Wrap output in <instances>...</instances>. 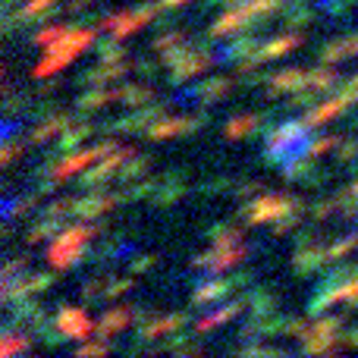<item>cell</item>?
<instances>
[{"mask_svg":"<svg viewBox=\"0 0 358 358\" xmlns=\"http://www.w3.org/2000/svg\"><path fill=\"white\" fill-rule=\"evenodd\" d=\"M155 264H157V255L136 252V255L129 258V273H132V277H138V273H148Z\"/></svg>","mask_w":358,"mask_h":358,"instance_id":"bcb514c9","label":"cell"},{"mask_svg":"<svg viewBox=\"0 0 358 358\" xmlns=\"http://www.w3.org/2000/svg\"><path fill=\"white\" fill-rule=\"evenodd\" d=\"M25 145H29V138H6L3 151H0V164H3V167H10V164L16 161L19 151H25Z\"/></svg>","mask_w":358,"mask_h":358,"instance_id":"681fc988","label":"cell"},{"mask_svg":"<svg viewBox=\"0 0 358 358\" xmlns=\"http://www.w3.org/2000/svg\"><path fill=\"white\" fill-rule=\"evenodd\" d=\"M63 227H66V220H50V217H38V220L29 227V233H25V242H29V245H41V242H50Z\"/></svg>","mask_w":358,"mask_h":358,"instance_id":"ffe728a7","label":"cell"},{"mask_svg":"<svg viewBox=\"0 0 358 358\" xmlns=\"http://www.w3.org/2000/svg\"><path fill=\"white\" fill-rule=\"evenodd\" d=\"M317 63H327V66H336V63L349 60V48H346V38H330L327 44L317 48Z\"/></svg>","mask_w":358,"mask_h":358,"instance_id":"7402d4cb","label":"cell"},{"mask_svg":"<svg viewBox=\"0 0 358 358\" xmlns=\"http://www.w3.org/2000/svg\"><path fill=\"white\" fill-rule=\"evenodd\" d=\"M66 343H69V336L63 334L60 327H54V330H50V334L41 340V346H44V349H60V346H66Z\"/></svg>","mask_w":358,"mask_h":358,"instance_id":"6f0895ef","label":"cell"},{"mask_svg":"<svg viewBox=\"0 0 358 358\" xmlns=\"http://www.w3.org/2000/svg\"><path fill=\"white\" fill-rule=\"evenodd\" d=\"M308 327H311V317H289L283 327V336H289V340H305Z\"/></svg>","mask_w":358,"mask_h":358,"instance_id":"7dc6e473","label":"cell"},{"mask_svg":"<svg viewBox=\"0 0 358 358\" xmlns=\"http://www.w3.org/2000/svg\"><path fill=\"white\" fill-rule=\"evenodd\" d=\"M25 267H29V255H13V258H6L3 277H0V280H13L16 273H25Z\"/></svg>","mask_w":358,"mask_h":358,"instance_id":"f5cc1de1","label":"cell"},{"mask_svg":"<svg viewBox=\"0 0 358 358\" xmlns=\"http://www.w3.org/2000/svg\"><path fill=\"white\" fill-rule=\"evenodd\" d=\"M324 239H330L327 233H321V223H311V227H299L296 233V248H311V245H324Z\"/></svg>","mask_w":358,"mask_h":358,"instance_id":"d6a6232c","label":"cell"},{"mask_svg":"<svg viewBox=\"0 0 358 358\" xmlns=\"http://www.w3.org/2000/svg\"><path fill=\"white\" fill-rule=\"evenodd\" d=\"M233 82L236 79H229V76H210V79L198 82L192 92H185L182 98H192V101H198V104H217V101H223L233 92Z\"/></svg>","mask_w":358,"mask_h":358,"instance_id":"ba28073f","label":"cell"},{"mask_svg":"<svg viewBox=\"0 0 358 358\" xmlns=\"http://www.w3.org/2000/svg\"><path fill=\"white\" fill-rule=\"evenodd\" d=\"M189 126H192V117H164L155 126H148L142 132V138H148V142H167V138L189 136Z\"/></svg>","mask_w":358,"mask_h":358,"instance_id":"30bf717a","label":"cell"},{"mask_svg":"<svg viewBox=\"0 0 358 358\" xmlns=\"http://www.w3.org/2000/svg\"><path fill=\"white\" fill-rule=\"evenodd\" d=\"M229 280L236 283V289H248L255 283V273L248 267H239V271H229Z\"/></svg>","mask_w":358,"mask_h":358,"instance_id":"9f6ffc18","label":"cell"},{"mask_svg":"<svg viewBox=\"0 0 358 358\" xmlns=\"http://www.w3.org/2000/svg\"><path fill=\"white\" fill-rule=\"evenodd\" d=\"M157 3H161V10H176V6L189 3V0H157Z\"/></svg>","mask_w":358,"mask_h":358,"instance_id":"be15d7a7","label":"cell"},{"mask_svg":"<svg viewBox=\"0 0 358 358\" xmlns=\"http://www.w3.org/2000/svg\"><path fill=\"white\" fill-rule=\"evenodd\" d=\"M273 73H267V69H252V73L245 76H236V82H239V88H261V85H271Z\"/></svg>","mask_w":358,"mask_h":358,"instance_id":"ee69618b","label":"cell"},{"mask_svg":"<svg viewBox=\"0 0 358 358\" xmlns=\"http://www.w3.org/2000/svg\"><path fill=\"white\" fill-rule=\"evenodd\" d=\"M305 79H308V69H302V66H289V69H280V73H273L271 85H267V92H264L267 101L286 98V94L305 88Z\"/></svg>","mask_w":358,"mask_h":358,"instance_id":"52a82bcc","label":"cell"},{"mask_svg":"<svg viewBox=\"0 0 358 358\" xmlns=\"http://www.w3.org/2000/svg\"><path fill=\"white\" fill-rule=\"evenodd\" d=\"M258 317V327H261V336H283V327H286V321L289 317L286 315H277V311H271V315H255Z\"/></svg>","mask_w":358,"mask_h":358,"instance_id":"4dcf8cb0","label":"cell"},{"mask_svg":"<svg viewBox=\"0 0 358 358\" xmlns=\"http://www.w3.org/2000/svg\"><path fill=\"white\" fill-rule=\"evenodd\" d=\"M57 327H60L69 340H88V336H94V321L88 317V311L76 308V305H66V302L57 311Z\"/></svg>","mask_w":358,"mask_h":358,"instance_id":"3957f363","label":"cell"},{"mask_svg":"<svg viewBox=\"0 0 358 358\" xmlns=\"http://www.w3.org/2000/svg\"><path fill=\"white\" fill-rule=\"evenodd\" d=\"M358 248V229L355 233H349V236H340V239H334L327 245V258H330V264H336V261H346L349 255H352Z\"/></svg>","mask_w":358,"mask_h":358,"instance_id":"d4e9b609","label":"cell"},{"mask_svg":"<svg viewBox=\"0 0 358 358\" xmlns=\"http://www.w3.org/2000/svg\"><path fill=\"white\" fill-rule=\"evenodd\" d=\"M76 85H82V88H101V85H107V79H104V66H92V69H82L79 76H76Z\"/></svg>","mask_w":358,"mask_h":358,"instance_id":"b9f144b4","label":"cell"},{"mask_svg":"<svg viewBox=\"0 0 358 358\" xmlns=\"http://www.w3.org/2000/svg\"><path fill=\"white\" fill-rule=\"evenodd\" d=\"M29 283H31V296H38V292H48L57 283V273H50V271L29 273Z\"/></svg>","mask_w":358,"mask_h":358,"instance_id":"f907efd6","label":"cell"},{"mask_svg":"<svg viewBox=\"0 0 358 358\" xmlns=\"http://www.w3.org/2000/svg\"><path fill=\"white\" fill-rule=\"evenodd\" d=\"M113 352V343L110 340H98V336H94L92 343H79V346H76V355L79 358H88V355H110Z\"/></svg>","mask_w":358,"mask_h":358,"instance_id":"60d3db41","label":"cell"},{"mask_svg":"<svg viewBox=\"0 0 358 358\" xmlns=\"http://www.w3.org/2000/svg\"><path fill=\"white\" fill-rule=\"evenodd\" d=\"M151 167H155V155H142V151H136V155H132L129 161H126L123 167L117 170V182H120V185L138 182L142 176L151 173Z\"/></svg>","mask_w":358,"mask_h":358,"instance_id":"9a60e30c","label":"cell"},{"mask_svg":"<svg viewBox=\"0 0 358 358\" xmlns=\"http://www.w3.org/2000/svg\"><path fill=\"white\" fill-rule=\"evenodd\" d=\"M117 101L126 104L129 110H138V107L157 101V94H155V88L145 85V82H123V85H117Z\"/></svg>","mask_w":358,"mask_h":358,"instance_id":"7c38bea8","label":"cell"},{"mask_svg":"<svg viewBox=\"0 0 358 358\" xmlns=\"http://www.w3.org/2000/svg\"><path fill=\"white\" fill-rule=\"evenodd\" d=\"M336 305H343V308H349V311H358V277L336 286Z\"/></svg>","mask_w":358,"mask_h":358,"instance_id":"d590c367","label":"cell"},{"mask_svg":"<svg viewBox=\"0 0 358 358\" xmlns=\"http://www.w3.org/2000/svg\"><path fill=\"white\" fill-rule=\"evenodd\" d=\"M185 192H189V182H185V179H176V182H164L161 189L155 192V198H151V201H155V208H173V204L185 195Z\"/></svg>","mask_w":358,"mask_h":358,"instance_id":"603a6c76","label":"cell"},{"mask_svg":"<svg viewBox=\"0 0 358 358\" xmlns=\"http://www.w3.org/2000/svg\"><path fill=\"white\" fill-rule=\"evenodd\" d=\"M336 214V198L330 195V198H315V201L308 204V217L311 220H317V223H324L327 217H334Z\"/></svg>","mask_w":358,"mask_h":358,"instance_id":"74e56055","label":"cell"},{"mask_svg":"<svg viewBox=\"0 0 358 358\" xmlns=\"http://www.w3.org/2000/svg\"><path fill=\"white\" fill-rule=\"evenodd\" d=\"M352 132H358V117L352 120Z\"/></svg>","mask_w":358,"mask_h":358,"instance_id":"03108f58","label":"cell"},{"mask_svg":"<svg viewBox=\"0 0 358 358\" xmlns=\"http://www.w3.org/2000/svg\"><path fill=\"white\" fill-rule=\"evenodd\" d=\"M305 217H308V214H283L280 220H273V223H271V236H273V239H283V236L296 233V229L302 227Z\"/></svg>","mask_w":358,"mask_h":358,"instance_id":"836d02e7","label":"cell"},{"mask_svg":"<svg viewBox=\"0 0 358 358\" xmlns=\"http://www.w3.org/2000/svg\"><path fill=\"white\" fill-rule=\"evenodd\" d=\"M104 289H107V277H88L82 283V305L104 302Z\"/></svg>","mask_w":358,"mask_h":358,"instance_id":"f546056e","label":"cell"},{"mask_svg":"<svg viewBox=\"0 0 358 358\" xmlns=\"http://www.w3.org/2000/svg\"><path fill=\"white\" fill-rule=\"evenodd\" d=\"M261 192H264V182H258V179H242L239 185H233V195L239 201H248V198L261 195Z\"/></svg>","mask_w":358,"mask_h":358,"instance_id":"c3c4849f","label":"cell"},{"mask_svg":"<svg viewBox=\"0 0 358 358\" xmlns=\"http://www.w3.org/2000/svg\"><path fill=\"white\" fill-rule=\"evenodd\" d=\"M302 41H305V35H299V31H286V35H277V38H271V41H264L252 57L258 60V66H264V63H273V60H280V57L299 50Z\"/></svg>","mask_w":358,"mask_h":358,"instance_id":"8992f818","label":"cell"},{"mask_svg":"<svg viewBox=\"0 0 358 358\" xmlns=\"http://www.w3.org/2000/svg\"><path fill=\"white\" fill-rule=\"evenodd\" d=\"M324 267H330L327 245H311V248H296V252H292V273H296L299 280L317 277Z\"/></svg>","mask_w":358,"mask_h":358,"instance_id":"277c9868","label":"cell"},{"mask_svg":"<svg viewBox=\"0 0 358 358\" xmlns=\"http://www.w3.org/2000/svg\"><path fill=\"white\" fill-rule=\"evenodd\" d=\"M92 50H94V57H98V63H120V60H126V48H123V41L120 38H113L110 31H107L104 38H98V41L92 44Z\"/></svg>","mask_w":358,"mask_h":358,"instance_id":"d6986e66","label":"cell"},{"mask_svg":"<svg viewBox=\"0 0 358 358\" xmlns=\"http://www.w3.org/2000/svg\"><path fill=\"white\" fill-rule=\"evenodd\" d=\"M258 123H261V113H239V117L223 123V136H227L229 142H239V138L252 142L255 132H258Z\"/></svg>","mask_w":358,"mask_h":358,"instance_id":"2e32d148","label":"cell"},{"mask_svg":"<svg viewBox=\"0 0 358 358\" xmlns=\"http://www.w3.org/2000/svg\"><path fill=\"white\" fill-rule=\"evenodd\" d=\"M283 214H308V201L292 192H261L248 201H239L236 220H242L245 227H271Z\"/></svg>","mask_w":358,"mask_h":358,"instance_id":"6da1fadb","label":"cell"},{"mask_svg":"<svg viewBox=\"0 0 358 358\" xmlns=\"http://www.w3.org/2000/svg\"><path fill=\"white\" fill-rule=\"evenodd\" d=\"M349 189H352L355 195H358V176H355V182H349Z\"/></svg>","mask_w":358,"mask_h":358,"instance_id":"e7e4bbea","label":"cell"},{"mask_svg":"<svg viewBox=\"0 0 358 358\" xmlns=\"http://www.w3.org/2000/svg\"><path fill=\"white\" fill-rule=\"evenodd\" d=\"M358 161V136L355 138H343V145L336 148V164L340 167H349V164Z\"/></svg>","mask_w":358,"mask_h":358,"instance_id":"f6af8a7d","label":"cell"},{"mask_svg":"<svg viewBox=\"0 0 358 358\" xmlns=\"http://www.w3.org/2000/svg\"><path fill=\"white\" fill-rule=\"evenodd\" d=\"M352 6H355V0H321V10L327 13V16H334V19L352 13Z\"/></svg>","mask_w":358,"mask_h":358,"instance_id":"816d5d0a","label":"cell"},{"mask_svg":"<svg viewBox=\"0 0 358 358\" xmlns=\"http://www.w3.org/2000/svg\"><path fill=\"white\" fill-rule=\"evenodd\" d=\"M57 110H60V104H57V101H50V98H38L35 104L29 107V120H35V123H41V120L54 117Z\"/></svg>","mask_w":358,"mask_h":358,"instance_id":"7bdbcfd3","label":"cell"},{"mask_svg":"<svg viewBox=\"0 0 358 358\" xmlns=\"http://www.w3.org/2000/svg\"><path fill=\"white\" fill-rule=\"evenodd\" d=\"M308 3H311V0H308Z\"/></svg>","mask_w":358,"mask_h":358,"instance_id":"003e7915","label":"cell"},{"mask_svg":"<svg viewBox=\"0 0 358 358\" xmlns=\"http://www.w3.org/2000/svg\"><path fill=\"white\" fill-rule=\"evenodd\" d=\"M242 299L248 302L252 315H271V311L280 308V296L273 292V286H248V289L242 292Z\"/></svg>","mask_w":358,"mask_h":358,"instance_id":"4fadbf2b","label":"cell"},{"mask_svg":"<svg viewBox=\"0 0 358 358\" xmlns=\"http://www.w3.org/2000/svg\"><path fill=\"white\" fill-rule=\"evenodd\" d=\"M185 31L182 29H170V31H157L155 35V41H151V50L155 54H161V50H167V48H173V44H179V41H185Z\"/></svg>","mask_w":358,"mask_h":358,"instance_id":"ab89813d","label":"cell"},{"mask_svg":"<svg viewBox=\"0 0 358 358\" xmlns=\"http://www.w3.org/2000/svg\"><path fill=\"white\" fill-rule=\"evenodd\" d=\"M192 324V311L182 308V311H170V315L161 317V327H164V336L170 334H179V330H185Z\"/></svg>","mask_w":358,"mask_h":358,"instance_id":"e575fe53","label":"cell"},{"mask_svg":"<svg viewBox=\"0 0 358 358\" xmlns=\"http://www.w3.org/2000/svg\"><path fill=\"white\" fill-rule=\"evenodd\" d=\"M343 138H346V136H340V132H324V136H315L308 142V155L311 157H327L330 151L340 148Z\"/></svg>","mask_w":358,"mask_h":358,"instance_id":"484cf974","label":"cell"},{"mask_svg":"<svg viewBox=\"0 0 358 358\" xmlns=\"http://www.w3.org/2000/svg\"><path fill=\"white\" fill-rule=\"evenodd\" d=\"M126 327H132V305H117V308H107L94 321V336L98 340H113V336L126 334Z\"/></svg>","mask_w":358,"mask_h":358,"instance_id":"5b68a950","label":"cell"},{"mask_svg":"<svg viewBox=\"0 0 358 358\" xmlns=\"http://www.w3.org/2000/svg\"><path fill=\"white\" fill-rule=\"evenodd\" d=\"M340 343H343V349H358V327H349V330H343L340 334Z\"/></svg>","mask_w":358,"mask_h":358,"instance_id":"91938a15","label":"cell"},{"mask_svg":"<svg viewBox=\"0 0 358 358\" xmlns=\"http://www.w3.org/2000/svg\"><path fill=\"white\" fill-rule=\"evenodd\" d=\"M132 286H136V283H132L129 277H110V280H107V289H104V302H120V299H123Z\"/></svg>","mask_w":358,"mask_h":358,"instance_id":"f35d334b","label":"cell"},{"mask_svg":"<svg viewBox=\"0 0 358 358\" xmlns=\"http://www.w3.org/2000/svg\"><path fill=\"white\" fill-rule=\"evenodd\" d=\"M38 198H41L38 192H31V195H22V198H13V201L3 204V217H6V220H13V217H25L38 204Z\"/></svg>","mask_w":358,"mask_h":358,"instance_id":"1f68e13d","label":"cell"},{"mask_svg":"<svg viewBox=\"0 0 358 358\" xmlns=\"http://www.w3.org/2000/svg\"><path fill=\"white\" fill-rule=\"evenodd\" d=\"M94 41H98V31H94V29H82V25L73 22V29H69L60 41H54V44H48V48H44V57L35 63V69H31V79L41 82V79H48V76H57L60 69H66L69 63L82 54V50L92 48Z\"/></svg>","mask_w":358,"mask_h":358,"instance_id":"7a4b0ae2","label":"cell"},{"mask_svg":"<svg viewBox=\"0 0 358 358\" xmlns=\"http://www.w3.org/2000/svg\"><path fill=\"white\" fill-rule=\"evenodd\" d=\"M315 104H321V92L317 88H299V92H292V94H286V101H283V110H311Z\"/></svg>","mask_w":358,"mask_h":358,"instance_id":"44dd1931","label":"cell"},{"mask_svg":"<svg viewBox=\"0 0 358 358\" xmlns=\"http://www.w3.org/2000/svg\"><path fill=\"white\" fill-rule=\"evenodd\" d=\"M236 355H242V358H286L289 352L286 349H280V346H264V343H242L239 349H233Z\"/></svg>","mask_w":358,"mask_h":358,"instance_id":"4316f807","label":"cell"},{"mask_svg":"<svg viewBox=\"0 0 358 358\" xmlns=\"http://www.w3.org/2000/svg\"><path fill=\"white\" fill-rule=\"evenodd\" d=\"M229 227H233V223H229V220H217V223H210V227L208 229H204V236H208V239L210 242H214L217 239V236H223V233H227V229Z\"/></svg>","mask_w":358,"mask_h":358,"instance_id":"94428289","label":"cell"},{"mask_svg":"<svg viewBox=\"0 0 358 358\" xmlns=\"http://www.w3.org/2000/svg\"><path fill=\"white\" fill-rule=\"evenodd\" d=\"M315 170H317V157H311L308 151H305V155L292 157V161L286 164V167L280 170V173H283V182H299V185H302L305 179L315 173Z\"/></svg>","mask_w":358,"mask_h":358,"instance_id":"ac0fdd59","label":"cell"},{"mask_svg":"<svg viewBox=\"0 0 358 358\" xmlns=\"http://www.w3.org/2000/svg\"><path fill=\"white\" fill-rule=\"evenodd\" d=\"M73 29V22H44V25H38V31L31 35V44H38V48H48V44H54V41H60L66 31Z\"/></svg>","mask_w":358,"mask_h":358,"instance_id":"cb8c5ba5","label":"cell"},{"mask_svg":"<svg viewBox=\"0 0 358 358\" xmlns=\"http://www.w3.org/2000/svg\"><path fill=\"white\" fill-rule=\"evenodd\" d=\"M92 3H98V0H66V6H63V13H69V16H79V13L92 10Z\"/></svg>","mask_w":358,"mask_h":358,"instance_id":"680465c9","label":"cell"},{"mask_svg":"<svg viewBox=\"0 0 358 358\" xmlns=\"http://www.w3.org/2000/svg\"><path fill=\"white\" fill-rule=\"evenodd\" d=\"M233 195V179L227 176H214V179H204V182L195 185V195L198 198H210V195Z\"/></svg>","mask_w":358,"mask_h":358,"instance_id":"f1b7e54d","label":"cell"},{"mask_svg":"<svg viewBox=\"0 0 358 358\" xmlns=\"http://www.w3.org/2000/svg\"><path fill=\"white\" fill-rule=\"evenodd\" d=\"M336 305V289H315V296L308 299V317L315 321V317L327 315V308H334Z\"/></svg>","mask_w":358,"mask_h":358,"instance_id":"83f0119b","label":"cell"},{"mask_svg":"<svg viewBox=\"0 0 358 358\" xmlns=\"http://www.w3.org/2000/svg\"><path fill=\"white\" fill-rule=\"evenodd\" d=\"M343 38H346V48H349V60H352V57H358V31L343 35Z\"/></svg>","mask_w":358,"mask_h":358,"instance_id":"6125c7cd","label":"cell"},{"mask_svg":"<svg viewBox=\"0 0 358 358\" xmlns=\"http://www.w3.org/2000/svg\"><path fill=\"white\" fill-rule=\"evenodd\" d=\"M161 66H164L161 60H138V63H136V73H138V79H142V82H151V79L157 76V69H161Z\"/></svg>","mask_w":358,"mask_h":358,"instance_id":"db71d44e","label":"cell"},{"mask_svg":"<svg viewBox=\"0 0 358 358\" xmlns=\"http://www.w3.org/2000/svg\"><path fill=\"white\" fill-rule=\"evenodd\" d=\"M157 349L161 352H170V355H201V343H198V334L195 330H189V334H170L164 336V343H157Z\"/></svg>","mask_w":358,"mask_h":358,"instance_id":"5bb4252c","label":"cell"},{"mask_svg":"<svg viewBox=\"0 0 358 358\" xmlns=\"http://www.w3.org/2000/svg\"><path fill=\"white\" fill-rule=\"evenodd\" d=\"M315 19H317V13H315V6H308V0H289L283 6V13H280V22H283L286 31H302Z\"/></svg>","mask_w":358,"mask_h":358,"instance_id":"8fae6325","label":"cell"},{"mask_svg":"<svg viewBox=\"0 0 358 358\" xmlns=\"http://www.w3.org/2000/svg\"><path fill=\"white\" fill-rule=\"evenodd\" d=\"M340 82H343V76L336 73L334 66H327V63H317L315 69H308V79H305V85L317 88L321 94H334Z\"/></svg>","mask_w":358,"mask_h":358,"instance_id":"e0dca14e","label":"cell"},{"mask_svg":"<svg viewBox=\"0 0 358 358\" xmlns=\"http://www.w3.org/2000/svg\"><path fill=\"white\" fill-rule=\"evenodd\" d=\"M57 88H60V79L48 76V79H41V85H35L31 92H35V98H50V94H57Z\"/></svg>","mask_w":358,"mask_h":358,"instance_id":"11a10c76","label":"cell"},{"mask_svg":"<svg viewBox=\"0 0 358 358\" xmlns=\"http://www.w3.org/2000/svg\"><path fill=\"white\" fill-rule=\"evenodd\" d=\"M117 101V88H107V85H101V88H88L82 98H76V104H73V110H76V117L79 120H88L92 113H98V110H104L107 104H113Z\"/></svg>","mask_w":358,"mask_h":358,"instance_id":"9c48e42d","label":"cell"},{"mask_svg":"<svg viewBox=\"0 0 358 358\" xmlns=\"http://www.w3.org/2000/svg\"><path fill=\"white\" fill-rule=\"evenodd\" d=\"M31 340L35 336H16V334H3V346H0V358H13L16 352H25V349L31 346Z\"/></svg>","mask_w":358,"mask_h":358,"instance_id":"8d00e7d4","label":"cell"}]
</instances>
